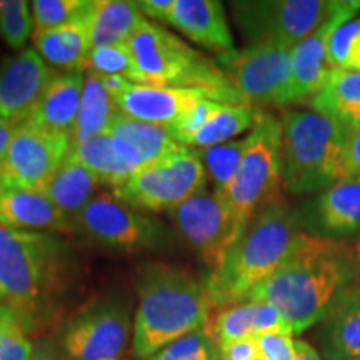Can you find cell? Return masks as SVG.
Here are the masks:
<instances>
[{
  "instance_id": "21",
  "label": "cell",
  "mask_w": 360,
  "mask_h": 360,
  "mask_svg": "<svg viewBox=\"0 0 360 360\" xmlns=\"http://www.w3.org/2000/svg\"><path fill=\"white\" fill-rule=\"evenodd\" d=\"M0 225L27 232H67L69 217L44 193L24 188L0 191Z\"/></svg>"
},
{
  "instance_id": "8",
  "label": "cell",
  "mask_w": 360,
  "mask_h": 360,
  "mask_svg": "<svg viewBox=\"0 0 360 360\" xmlns=\"http://www.w3.org/2000/svg\"><path fill=\"white\" fill-rule=\"evenodd\" d=\"M207 174L197 150L184 148L179 154L143 165L114 195L137 210L164 212L205 191Z\"/></svg>"
},
{
  "instance_id": "10",
  "label": "cell",
  "mask_w": 360,
  "mask_h": 360,
  "mask_svg": "<svg viewBox=\"0 0 360 360\" xmlns=\"http://www.w3.org/2000/svg\"><path fill=\"white\" fill-rule=\"evenodd\" d=\"M225 75L242 103L285 105L292 75V47L274 42L247 45L244 51L222 57Z\"/></svg>"
},
{
  "instance_id": "25",
  "label": "cell",
  "mask_w": 360,
  "mask_h": 360,
  "mask_svg": "<svg viewBox=\"0 0 360 360\" xmlns=\"http://www.w3.org/2000/svg\"><path fill=\"white\" fill-rule=\"evenodd\" d=\"M112 137L120 139L141 155L143 165L152 164L165 157L182 152V143H179L170 134L169 125L142 122L117 110L107 132Z\"/></svg>"
},
{
  "instance_id": "6",
  "label": "cell",
  "mask_w": 360,
  "mask_h": 360,
  "mask_svg": "<svg viewBox=\"0 0 360 360\" xmlns=\"http://www.w3.org/2000/svg\"><path fill=\"white\" fill-rule=\"evenodd\" d=\"M62 247L51 233L0 225V305L13 309L27 322L49 289Z\"/></svg>"
},
{
  "instance_id": "31",
  "label": "cell",
  "mask_w": 360,
  "mask_h": 360,
  "mask_svg": "<svg viewBox=\"0 0 360 360\" xmlns=\"http://www.w3.org/2000/svg\"><path fill=\"white\" fill-rule=\"evenodd\" d=\"M259 117V110L245 103H220L209 122L193 135L187 147L202 150V148L231 142L247 129L254 127Z\"/></svg>"
},
{
  "instance_id": "24",
  "label": "cell",
  "mask_w": 360,
  "mask_h": 360,
  "mask_svg": "<svg viewBox=\"0 0 360 360\" xmlns=\"http://www.w3.org/2000/svg\"><path fill=\"white\" fill-rule=\"evenodd\" d=\"M143 20L137 2L94 0V7L87 17L90 49L127 44Z\"/></svg>"
},
{
  "instance_id": "28",
  "label": "cell",
  "mask_w": 360,
  "mask_h": 360,
  "mask_svg": "<svg viewBox=\"0 0 360 360\" xmlns=\"http://www.w3.org/2000/svg\"><path fill=\"white\" fill-rule=\"evenodd\" d=\"M35 51L45 60L65 72L84 70L90 51L87 19L51 30H35L32 35Z\"/></svg>"
},
{
  "instance_id": "40",
  "label": "cell",
  "mask_w": 360,
  "mask_h": 360,
  "mask_svg": "<svg viewBox=\"0 0 360 360\" xmlns=\"http://www.w3.org/2000/svg\"><path fill=\"white\" fill-rule=\"evenodd\" d=\"M219 349H220V357H222V360H260L262 359L257 337H250V339L232 342V344L222 345V347Z\"/></svg>"
},
{
  "instance_id": "11",
  "label": "cell",
  "mask_w": 360,
  "mask_h": 360,
  "mask_svg": "<svg viewBox=\"0 0 360 360\" xmlns=\"http://www.w3.org/2000/svg\"><path fill=\"white\" fill-rule=\"evenodd\" d=\"M74 220L87 236L120 250L159 249L172 242V233L164 224L141 214L109 192L94 197Z\"/></svg>"
},
{
  "instance_id": "1",
  "label": "cell",
  "mask_w": 360,
  "mask_h": 360,
  "mask_svg": "<svg viewBox=\"0 0 360 360\" xmlns=\"http://www.w3.org/2000/svg\"><path fill=\"white\" fill-rule=\"evenodd\" d=\"M360 281V260L332 238L302 233L281 267L255 287L247 302L276 307L294 335L322 323Z\"/></svg>"
},
{
  "instance_id": "38",
  "label": "cell",
  "mask_w": 360,
  "mask_h": 360,
  "mask_svg": "<svg viewBox=\"0 0 360 360\" xmlns=\"http://www.w3.org/2000/svg\"><path fill=\"white\" fill-rule=\"evenodd\" d=\"M219 107L220 102H215L212 98H204V101H200L197 105H193L191 110H187L186 114L180 115L177 120H174L169 125L170 134L174 135V139L179 143L187 147L191 139L209 122V119L215 114Z\"/></svg>"
},
{
  "instance_id": "3",
  "label": "cell",
  "mask_w": 360,
  "mask_h": 360,
  "mask_svg": "<svg viewBox=\"0 0 360 360\" xmlns=\"http://www.w3.org/2000/svg\"><path fill=\"white\" fill-rule=\"evenodd\" d=\"M139 309L132 349L148 359L191 332L205 328L210 317L204 283L187 270L165 264H146L137 272Z\"/></svg>"
},
{
  "instance_id": "41",
  "label": "cell",
  "mask_w": 360,
  "mask_h": 360,
  "mask_svg": "<svg viewBox=\"0 0 360 360\" xmlns=\"http://www.w3.org/2000/svg\"><path fill=\"white\" fill-rule=\"evenodd\" d=\"M344 147L349 175L360 179V127L344 125Z\"/></svg>"
},
{
  "instance_id": "18",
  "label": "cell",
  "mask_w": 360,
  "mask_h": 360,
  "mask_svg": "<svg viewBox=\"0 0 360 360\" xmlns=\"http://www.w3.org/2000/svg\"><path fill=\"white\" fill-rule=\"evenodd\" d=\"M169 24L220 57L236 52L224 6L217 0H174Z\"/></svg>"
},
{
  "instance_id": "5",
  "label": "cell",
  "mask_w": 360,
  "mask_h": 360,
  "mask_svg": "<svg viewBox=\"0 0 360 360\" xmlns=\"http://www.w3.org/2000/svg\"><path fill=\"white\" fill-rule=\"evenodd\" d=\"M281 125L282 186L287 192H323L349 177L344 125L314 110H285Z\"/></svg>"
},
{
  "instance_id": "14",
  "label": "cell",
  "mask_w": 360,
  "mask_h": 360,
  "mask_svg": "<svg viewBox=\"0 0 360 360\" xmlns=\"http://www.w3.org/2000/svg\"><path fill=\"white\" fill-rule=\"evenodd\" d=\"M182 237L200 254L207 267L215 270L244 233L231 207L214 191H202L170 210Z\"/></svg>"
},
{
  "instance_id": "19",
  "label": "cell",
  "mask_w": 360,
  "mask_h": 360,
  "mask_svg": "<svg viewBox=\"0 0 360 360\" xmlns=\"http://www.w3.org/2000/svg\"><path fill=\"white\" fill-rule=\"evenodd\" d=\"M82 70L53 74L42 96L22 122L53 134L70 135L77 122L80 98L84 89Z\"/></svg>"
},
{
  "instance_id": "33",
  "label": "cell",
  "mask_w": 360,
  "mask_h": 360,
  "mask_svg": "<svg viewBox=\"0 0 360 360\" xmlns=\"http://www.w3.org/2000/svg\"><path fill=\"white\" fill-rule=\"evenodd\" d=\"M30 6L35 30H51L87 19L94 0H34Z\"/></svg>"
},
{
  "instance_id": "7",
  "label": "cell",
  "mask_w": 360,
  "mask_h": 360,
  "mask_svg": "<svg viewBox=\"0 0 360 360\" xmlns=\"http://www.w3.org/2000/svg\"><path fill=\"white\" fill-rule=\"evenodd\" d=\"M282 125L269 114L260 117L247 135V147L236 179L222 199L231 207L233 217L242 229L250 219L277 199L282 184Z\"/></svg>"
},
{
  "instance_id": "4",
  "label": "cell",
  "mask_w": 360,
  "mask_h": 360,
  "mask_svg": "<svg viewBox=\"0 0 360 360\" xmlns=\"http://www.w3.org/2000/svg\"><path fill=\"white\" fill-rule=\"evenodd\" d=\"M134 84L191 89L220 103H242L222 69L169 30L143 20L127 42Z\"/></svg>"
},
{
  "instance_id": "32",
  "label": "cell",
  "mask_w": 360,
  "mask_h": 360,
  "mask_svg": "<svg viewBox=\"0 0 360 360\" xmlns=\"http://www.w3.org/2000/svg\"><path fill=\"white\" fill-rule=\"evenodd\" d=\"M245 147L247 137L197 150L202 164H204L205 174H209L210 180H212L215 193L222 195L232 186L237 170L240 167Z\"/></svg>"
},
{
  "instance_id": "20",
  "label": "cell",
  "mask_w": 360,
  "mask_h": 360,
  "mask_svg": "<svg viewBox=\"0 0 360 360\" xmlns=\"http://www.w3.org/2000/svg\"><path fill=\"white\" fill-rule=\"evenodd\" d=\"M209 332L219 347L269 334L294 337L292 327L282 317V314L276 307L264 302H244L219 310Z\"/></svg>"
},
{
  "instance_id": "17",
  "label": "cell",
  "mask_w": 360,
  "mask_h": 360,
  "mask_svg": "<svg viewBox=\"0 0 360 360\" xmlns=\"http://www.w3.org/2000/svg\"><path fill=\"white\" fill-rule=\"evenodd\" d=\"M204 98L210 97L199 90L154 87L130 82L129 87L115 98V103L119 112L132 119L170 125Z\"/></svg>"
},
{
  "instance_id": "37",
  "label": "cell",
  "mask_w": 360,
  "mask_h": 360,
  "mask_svg": "<svg viewBox=\"0 0 360 360\" xmlns=\"http://www.w3.org/2000/svg\"><path fill=\"white\" fill-rule=\"evenodd\" d=\"M84 70L90 74L119 75L134 84V62L127 44L107 45V47L90 49L84 62Z\"/></svg>"
},
{
  "instance_id": "48",
  "label": "cell",
  "mask_w": 360,
  "mask_h": 360,
  "mask_svg": "<svg viewBox=\"0 0 360 360\" xmlns=\"http://www.w3.org/2000/svg\"><path fill=\"white\" fill-rule=\"evenodd\" d=\"M35 360H45V359H35Z\"/></svg>"
},
{
  "instance_id": "23",
  "label": "cell",
  "mask_w": 360,
  "mask_h": 360,
  "mask_svg": "<svg viewBox=\"0 0 360 360\" xmlns=\"http://www.w3.org/2000/svg\"><path fill=\"white\" fill-rule=\"evenodd\" d=\"M321 345L327 360L360 357V281L322 322Z\"/></svg>"
},
{
  "instance_id": "39",
  "label": "cell",
  "mask_w": 360,
  "mask_h": 360,
  "mask_svg": "<svg viewBox=\"0 0 360 360\" xmlns=\"http://www.w3.org/2000/svg\"><path fill=\"white\" fill-rule=\"evenodd\" d=\"M257 342L262 360H294L295 357V340L292 335H259Z\"/></svg>"
},
{
  "instance_id": "13",
  "label": "cell",
  "mask_w": 360,
  "mask_h": 360,
  "mask_svg": "<svg viewBox=\"0 0 360 360\" xmlns=\"http://www.w3.org/2000/svg\"><path fill=\"white\" fill-rule=\"evenodd\" d=\"M130 332V307L117 297H97L77 310L64 332L72 360H115Z\"/></svg>"
},
{
  "instance_id": "36",
  "label": "cell",
  "mask_w": 360,
  "mask_h": 360,
  "mask_svg": "<svg viewBox=\"0 0 360 360\" xmlns=\"http://www.w3.org/2000/svg\"><path fill=\"white\" fill-rule=\"evenodd\" d=\"M34 30V17L30 15L25 0H0V37L13 51H20Z\"/></svg>"
},
{
  "instance_id": "42",
  "label": "cell",
  "mask_w": 360,
  "mask_h": 360,
  "mask_svg": "<svg viewBox=\"0 0 360 360\" xmlns=\"http://www.w3.org/2000/svg\"><path fill=\"white\" fill-rule=\"evenodd\" d=\"M141 12L154 20L167 22L170 19V12L174 8V0H141L137 2Z\"/></svg>"
},
{
  "instance_id": "45",
  "label": "cell",
  "mask_w": 360,
  "mask_h": 360,
  "mask_svg": "<svg viewBox=\"0 0 360 360\" xmlns=\"http://www.w3.org/2000/svg\"><path fill=\"white\" fill-rule=\"evenodd\" d=\"M19 314L15 310L7 307V305H0V347H2V339L6 334V328L11 326V322L15 321Z\"/></svg>"
},
{
  "instance_id": "9",
  "label": "cell",
  "mask_w": 360,
  "mask_h": 360,
  "mask_svg": "<svg viewBox=\"0 0 360 360\" xmlns=\"http://www.w3.org/2000/svg\"><path fill=\"white\" fill-rule=\"evenodd\" d=\"M339 0H245L232 2L238 29L250 44L294 49L335 12Z\"/></svg>"
},
{
  "instance_id": "26",
  "label": "cell",
  "mask_w": 360,
  "mask_h": 360,
  "mask_svg": "<svg viewBox=\"0 0 360 360\" xmlns=\"http://www.w3.org/2000/svg\"><path fill=\"white\" fill-rule=\"evenodd\" d=\"M314 112L330 117L342 125H360V70L332 69L309 102Z\"/></svg>"
},
{
  "instance_id": "27",
  "label": "cell",
  "mask_w": 360,
  "mask_h": 360,
  "mask_svg": "<svg viewBox=\"0 0 360 360\" xmlns=\"http://www.w3.org/2000/svg\"><path fill=\"white\" fill-rule=\"evenodd\" d=\"M98 186L101 184L97 182V179L70 152L40 193H44L67 217L69 215L77 217L85 205L96 197Z\"/></svg>"
},
{
  "instance_id": "22",
  "label": "cell",
  "mask_w": 360,
  "mask_h": 360,
  "mask_svg": "<svg viewBox=\"0 0 360 360\" xmlns=\"http://www.w3.org/2000/svg\"><path fill=\"white\" fill-rule=\"evenodd\" d=\"M315 222L326 238L360 231V179L345 177L321 192L315 200Z\"/></svg>"
},
{
  "instance_id": "29",
  "label": "cell",
  "mask_w": 360,
  "mask_h": 360,
  "mask_svg": "<svg viewBox=\"0 0 360 360\" xmlns=\"http://www.w3.org/2000/svg\"><path fill=\"white\" fill-rule=\"evenodd\" d=\"M70 152L97 179L98 184L114 187V191L122 187L137 172V169H134L132 165L120 159L109 134L72 143Z\"/></svg>"
},
{
  "instance_id": "44",
  "label": "cell",
  "mask_w": 360,
  "mask_h": 360,
  "mask_svg": "<svg viewBox=\"0 0 360 360\" xmlns=\"http://www.w3.org/2000/svg\"><path fill=\"white\" fill-rule=\"evenodd\" d=\"M294 360H323L322 355L312 345L304 340H295V357Z\"/></svg>"
},
{
  "instance_id": "34",
  "label": "cell",
  "mask_w": 360,
  "mask_h": 360,
  "mask_svg": "<svg viewBox=\"0 0 360 360\" xmlns=\"http://www.w3.org/2000/svg\"><path fill=\"white\" fill-rule=\"evenodd\" d=\"M328 64L334 69L360 70V13L342 22L332 34Z\"/></svg>"
},
{
  "instance_id": "16",
  "label": "cell",
  "mask_w": 360,
  "mask_h": 360,
  "mask_svg": "<svg viewBox=\"0 0 360 360\" xmlns=\"http://www.w3.org/2000/svg\"><path fill=\"white\" fill-rule=\"evenodd\" d=\"M53 72L37 52L25 49L0 62V119L20 124L51 82Z\"/></svg>"
},
{
  "instance_id": "30",
  "label": "cell",
  "mask_w": 360,
  "mask_h": 360,
  "mask_svg": "<svg viewBox=\"0 0 360 360\" xmlns=\"http://www.w3.org/2000/svg\"><path fill=\"white\" fill-rule=\"evenodd\" d=\"M117 110V103L107 92L101 75L89 72L84 82L77 122L70 137L72 143L109 132Z\"/></svg>"
},
{
  "instance_id": "47",
  "label": "cell",
  "mask_w": 360,
  "mask_h": 360,
  "mask_svg": "<svg viewBox=\"0 0 360 360\" xmlns=\"http://www.w3.org/2000/svg\"><path fill=\"white\" fill-rule=\"evenodd\" d=\"M0 191H2V184H0Z\"/></svg>"
},
{
  "instance_id": "15",
  "label": "cell",
  "mask_w": 360,
  "mask_h": 360,
  "mask_svg": "<svg viewBox=\"0 0 360 360\" xmlns=\"http://www.w3.org/2000/svg\"><path fill=\"white\" fill-rule=\"evenodd\" d=\"M360 13V0H339L335 12L307 39L292 49V75L285 105L310 102L326 82L332 67L328 64V42L342 22Z\"/></svg>"
},
{
  "instance_id": "35",
  "label": "cell",
  "mask_w": 360,
  "mask_h": 360,
  "mask_svg": "<svg viewBox=\"0 0 360 360\" xmlns=\"http://www.w3.org/2000/svg\"><path fill=\"white\" fill-rule=\"evenodd\" d=\"M146 360H222L220 349L207 328L191 332Z\"/></svg>"
},
{
  "instance_id": "49",
  "label": "cell",
  "mask_w": 360,
  "mask_h": 360,
  "mask_svg": "<svg viewBox=\"0 0 360 360\" xmlns=\"http://www.w3.org/2000/svg\"><path fill=\"white\" fill-rule=\"evenodd\" d=\"M359 127H360V125H359Z\"/></svg>"
},
{
  "instance_id": "2",
  "label": "cell",
  "mask_w": 360,
  "mask_h": 360,
  "mask_svg": "<svg viewBox=\"0 0 360 360\" xmlns=\"http://www.w3.org/2000/svg\"><path fill=\"white\" fill-rule=\"evenodd\" d=\"M302 233L300 215L285 200L277 197L264 205L220 267L205 277L210 305L222 310L247 302L250 292L285 262Z\"/></svg>"
},
{
  "instance_id": "12",
  "label": "cell",
  "mask_w": 360,
  "mask_h": 360,
  "mask_svg": "<svg viewBox=\"0 0 360 360\" xmlns=\"http://www.w3.org/2000/svg\"><path fill=\"white\" fill-rule=\"evenodd\" d=\"M72 150V139L29 122L15 125L7 154L0 165L4 188L42 192Z\"/></svg>"
},
{
  "instance_id": "43",
  "label": "cell",
  "mask_w": 360,
  "mask_h": 360,
  "mask_svg": "<svg viewBox=\"0 0 360 360\" xmlns=\"http://www.w3.org/2000/svg\"><path fill=\"white\" fill-rule=\"evenodd\" d=\"M15 125L17 124L7 122V120L0 119V165H2L4 157H6V154H7L8 143H11V141H12V135H13V130H15Z\"/></svg>"
},
{
  "instance_id": "46",
  "label": "cell",
  "mask_w": 360,
  "mask_h": 360,
  "mask_svg": "<svg viewBox=\"0 0 360 360\" xmlns=\"http://www.w3.org/2000/svg\"><path fill=\"white\" fill-rule=\"evenodd\" d=\"M349 360H360V357H355V359H349Z\"/></svg>"
}]
</instances>
